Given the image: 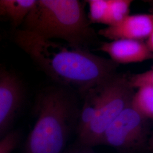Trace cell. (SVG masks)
Returning a JSON list of instances; mask_svg holds the SVG:
<instances>
[{
  "mask_svg": "<svg viewBox=\"0 0 153 153\" xmlns=\"http://www.w3.org/2000/svg\"><path fill=\"white\" fill-rule=\"evenodd\" d=\"M14 41L49 76L83 97L117 74L118 64L87 49L67 47L23 29L16 31Z\"/></svg>",
  "mask_w": 153,
  "mask_h": 153,
  "instance_id": "6da1fadb",
  "label": "cell"
},
{
  "mask_svg": "<svg viewBox=\"0 0 153 153\" xmlns=\"http://www.w3.org/2000/svg\"><path fill=\"white\" fill-rule=\"evenodd\" d=\"M36 120L25 145L24 153H63L80 109L64 89L48 88L39 94L35 106Z\"/></svg>",
  "mask_w": 153,
  "mask_h": 153,
  "instance_id": "7a4b0ae2",
  "label": "cell"
},
{
  "mask_svg": "<svg viewBox=\"0 0 153 153\" xmlns=\"http://www.w3.org/2000/svg\"><path fill=\"white\" fill-rule=\"evenodd\" d=\"M23 24V30L45 40H63L73 48H83L96 38L78 0H37Z\"/></svg>",
  "mask_w": 153,
  "mask_h": 153,
  "instance_id": "3957f363",
  "label": "cell"
},
{
  "mask_svg": "<svg viewBox=\"0 0 153 153\" xmlns=\"http://www.w3.org/2000/svg\"><path fill=\"white\" fill-rule=\"evenodd\" d=\"M98 89V107L95 119L85 133L77 139V143L88 148L100 145L104 132L131 105L134 94L128 76L123 75H115Z\"/></svg>",
  "mask_w": 153,
  "mask_h": 153,
  "instance_id": "277c9868",
  "label": "cell"
},
{
  "mask_svg": "<svg viewBox=\"0 0 153 153\" xmlns=\"http://www.w3.org/2000/svg\"><path fill=\"white\" fill-rule=\"evenodd\" d=\"M145 121L131 105L124 109L104 132L100 145L115 148L120 153H133L146 140Z\"/></svg>",
  "mask_w": 153,
  "mask_h": 153,
  "instance_id": "5b68a950",
  "label": "cell"
},
{
  "mask_svg": "<svg viewBox=\"0 0 153 153\" xmlns=\"http://www.w3.org/2000/svg\"><path fill=\"white\" fill-rule=\"evenodd\" d=\"M23 88L18 77L8 71L0 73V138L6 132L19 109Z\"/></svg>",
  "mask_w": 153,
  "mask_h": 153,
  "instance_id": "8992f818",
  "label": "cell"
},
{
  "mask_svg": "<svg viewBox=\"0 0 153 153\" xmlns=\"http://www.w3.org/2000/svg\"><path fill=\"white\" fill-rule=\"evenodd\" d=\"M153 33V14L129 15L119 23L100 29L99 35L113 41L129 39L143 41Z\"/></svg>",
  "mask_w": 153,
  "mask_h": 153,
  "instance_id": "52a82bcc",
  "label": "cell"
},
{
  "mask_svg": "<svg viewBox=\"0 0 153 153\" xmlns=\"http://www.w3.org/2000/svg\"><path fill=\"white\" fill-rule=\"evenodd\" d=\"M99 50L107 53L117 64L141 62L153 59V53L143 41L119 39L100 45Z\"/></svg>",
  "mask_w": 153,
  "mask_h": 153,
  "instance_id": "ba28073f",
  "label": "cell"
},
{
  "mask_svg": "<svg viewBox=\"0 0 153 153\" xmlns=\"http://www.w3.org/2000/svg\"><path fill=\"white\" fill-rule=\"evenodd\" d=\"M37 0H0V16L7 18L14 27L25 21Z\"/></svg>",
  "mask_w": 153,
  "mask_h": 153,
  "instance_id": "9c48e42d",
  "label": "cell"
},
{
  "mask_svg": "<svg viewBox=\"0 0 153 153\" xmlns=\"http://www.w3.org/2000/svg\"><path fill=\"white\" fill-rule=\"evenodd\" d=\"M98 88L90 90L84 96V103L79 111L76 124L77 139L85 133L95 119L98 107Z\"/></svg>",
  "mask_w": 153,
  "mask_h": 153,
  "instance_id": "30bf717a",
  "label": "cell"
},
{
  "mask_svg": "<svg viewBox=\"0 0 153 153\" xmlns=\"http://www.w3.org/2000/svg\"><path fill=\"white\" fill-rule=\"evenodd\" d=\"M131 107L144 119H153V87L143 85L137 88L131 99Z\"/></svg>",
  "mask_w": 153,
  "mask_h": 153,
  "instance_id": "8fae6325",
  "label": "cell"
},
{
  "mask_svg": "<svg viewBox=\"0 0 153 153\" xmlns=\"http://www.w3.org/2000/svg\"><path fill=\"white\" fill-rule=\"evenodd\" d=\"M131 0H109L108 16L105 25L112 26L117 25L129 15Z\"/></svg>",
  "mask_w": 153,
  "mask_h": 153,
  "instance_id": "7c38bea8",
  "label": "cell"
},
{
  "mask_svg": "<svg viewBox=\"0 0 153 153\" xmlns=\"http://www.w3.org/2000/svg\"><path fill=\"white\" fill-rule=\"evenodd\" d=\"M88 19L91 23H105L109 9V0H87Z\"/></svg>",
  "mask_w": 153,
  "mask_h": 153,
  "instance_id": "4fadbf2b",
  "label": "cell"
},
{
  "mask_svg": "<svg viewBox=\"0 0 153 153\" xmlns=\"http://www.w3.org/2000/svg\"><path fill=\"white\" fill-rule=\"evenodd\" d=\"M20 137L19 131H9L0 138V153H13L19 142Z\"/></svg>",
  "mask_w": 153,
  "mask_h": 153,
  "instance_id": "5bb4252c",
  "label": "cell"
},
{
  "mask_svg": "<svg viewBox=\"0 0 153 153\" xmlns=\"http://www.w3.org/2000/svg\"><path fill=\"white\" fill-rule=\"evenodd\" d=\"M128 80L131 86L133 88H138L143 85L153 87V66L148 71L129 76Z\"/></svg>",
  "mask_w": 153,
  "mask_h": 153,
  "instance_id": "9a60e30c",
  "label": "cell"
},
{
  "mask_svg": "<svg viewBox=\"0 0 153 153\" xmlns=\"http://www.w3.org/2000/svg\"><path fill=\"white\" fill-rule=\"evenodd\" d=\"M63 153H95L91 150V148L84 146L78 143L72 148L66 149Z\"/></svg>",
  "mask_w": 153,
  "mask_h": 153,
  "instance_id": "2e32d148",
  "label": "cell"
},
{
  "mask_svg": "<svg viewBox=\"0 0 153 153\" xmlns=\"http://www.w3.org/2000/svg\"><path fill=\"white\" fill-rule=\"evenodd\" d=\"M146 43L147 44L149 48L153 53V33L147 39V42Z\"/></svg>",
  "mask_w": 153,
  "mask_h": 153,
  "instance_id": "e0dca14e",
  "label": "cell"
},
{
  "mask_svg": "<svg viewBox=\"0 0 153 153\" xmlns=\"http://www.w3.org/2000/svg\"><path fill=\"white\" fill-rule=\"evenodd\" d=\"M150 149H151L152 150V151H153V145H152V146H150Z\"/></svg>",
  "mask_w": 153,
  "mask_h": 153,
  "instance_id": "ac0fdd59",
  "label": "cell"
},
{
  "mask_svg": "<svg viewBox=\"0 0 153 153\" xmlns=\"http://www.w3.org/2000/svg\"><path fill=\"white\" fill-rule=\"evenodd\" d=\"M150 2H152V4H153V1H150Z\"/></svg>",
  "mask_w": 153,
  "mask_h": 153,
  "instance_id": "d6986e66",
  "label": "cell"
},
{
  "mask_svg": "<svg viewBox=\"0 0 153 153\" xmlns=\"http://www.w3.org/2000/svg\"><path fill=\"white\" fill-rule=\"evenodd\" d=\"M0 18H1V16H0Z\"/></svg>",
  "mask_w": 153,
  "mask_h": 153,
  "instance_id": "ffe728a7",
  "label": "cell"
}]
</instances>
